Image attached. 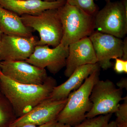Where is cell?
I'll use <instances>...</instances> for the list:
<instances>
[{"label": "cell", "mask_w": 127, "mask_h": 127, "mask_svg": "<svg viewBox=\"0 0 127 127\" xmlns=\"http://www.w3.org/2000/svg\"><path fill=\"white\" fill-rule=\"evenodd\" d=\"M57 86L56 80L51 76L40 85L22 84L12 81L0 71V92L10 103L17 118L49 97Z\"/></svg>", "instance_id": "6da1fadb"}, {"label": "cell", "mask_w": 127, "mask_h": 127, "mask_svg": "<svg viewBox=\"0 0 127 127\" xmlns=\"http://www.w3.org/2000/svg\"><path fill=\"white\" fill-rule=\"evenodd\" d=\"M100 68L94 71L77 90L70 94L65 107L57 117L58 122L72 127L86 119L92 103L90 95L94 86L99 79Z\"/></svg>", "instance_id": "7a4b0ae2"}, {"label": "cell", "mask_w": 127, "mask_h": 127, "mask_svg": "<svg viewBox=\"0 0 127 127\" xmlns=\"http://www.w3.org/2000/svg\"><path fill=\"white\" fill-rule=\"evenodd\" d=\"M63 29L61 43L68 46L94 32L95 16L65 2L58 9Z\"/></svg>", "instance_id": "3957f363"}, {"label": "cell", "mask_w": 127, "mask_h": 127, "mask_svg": "<svg viewBox=\"0 0 127 127\" xmlns=\"http://www.w3.org/2000/svg\"><path fill=\"white\" fill-rule=\"evenodd\" d=\"M24 25L36 31L40 39L37 45H48L56 47L61 42L63 29L58 9L46 10L36 15H24L20 16Z\"/></svg>", "instance_id": "277c9868"}, {"label": "cell", "mask_w": 127, "mask_h": 127, "mask_svg": "<svg viewBox=\"0 0 127 127\" xmlns=\"http://www.w3.org/2000/svg\"><path fill=\"white\" fill-rule=\"evenodd\" d=\"M122 89L117 88L109 79H99L94 86L90 99L92 107L86 118L115 113L119 103L123 100Z\"/></svg>", "instance_id": "5b68a950"}, {"label": "cell", "mask_w": 127, "mask_h": 127, "mask_svg": "<svg viewBox=\"0 0 127 127\" xmlns=\"http://www.w3.org/2000/svg\"><path fill=\"white\" fill-rule=\"evenodd\" d=\"M97 32L122 39L127 33V14L121 1L106 2L95 16Z\"/></svg>", "instance_id": "8992f818"}, {"label": "cell", "mask_w": 127, "mask_h": 127, "mask_svg": "<svg viewBox=\"0 0 127 127\" xmlns=\"http://www.w3.org/2000/svg\"><path fill=\"white\" fill-rule=\"evenodd\" d=\"M89 37L92 43L97 63L102 69L111 68L112 66L111 59L122 58L124 42L122 39L97 31Z\"/></svg>", "instance_id": "52a82bcc"}, {"label": "cell", "mask_w": 127, "mask_h": 127, "mask_svg": "<svg viewBox=\"0 0 127 127\" xmlns=\"http://www.w3.org/2000/svg\"><path fill=\"white\" fill-rule=\"evenodd\" d=\"M0 71L12 81L22 84L40 85L48 76L45 69L39 68L26 61H1Z\"/></svg>", "instance_id": "ba28073f"}, {"label": "cell", "mask_w": 127, "mask_h": 127, "mask_svg": "<svg viewBox=\"0 0 127 127\" xmlns=\"http://www.w3.org/2000/svg\"><path fill=\"white\" fill-rule=\"evenodd\" d=\"M68 55V46L61 43L53 48L48 45H36L34 52L26 61L40 68H46L55 75L65 66Z\"/></svg>", "instance_id": "9c48e42d"}, {"label": "cell", "mask_w": 127, "mask_h": 127, "mask_svg": "<svg viewBox=\"0 0 127 127\" xmlns=\"http://www.w3.org/2000/svg\"><path fill=\"white\" fill-rule=\"evenodd\" d=\"M67 101V98L62 100H53L47 98L34 107L28 113L17 118L9 127L26 124L41 126L57 120L58 116L65 107Z\"/></svg>", "instance_id": "30bf717a"}, {"label": "cell", "mask_w": 127, "mask_h": 127, "mask_svg": "<svg viewBox=\"0 0 127 127\" xmlns=\"http://www.w3.org/2000/svg\"><path fill=\"white\" fill-rule=\"evenodd\" d=\"M37 41L33 36L26 37L3 34L0 46L1 61H26L34 52Z\"/></svg>", "instance_id": "8fae6325"}, {"label": "cell", "mask_w": 127, "mask_h": 127, "mask_svg": "<svg viewBox=\"0 0 127 127\" xmlns=\"http://www.w3.org/2000/svg\"><path fill=\"white\" fill-rule=\"evenodd\" d=\"M97 63V59L92 43L89 37H85L68 45L64 75L69 77L79 67Z\"/></svg>", "instance_id": "7c38bea8"}, {"label": "cell", "mask_w": 127, "mask_h": 127, "mask_svg": "<svg viewBox=\"0 0 127 127\" xmlns=\"http://www.w3.org/2000/svg\"><path fill=\"white\" fill-rule=\"evenodd\" d=\"M66 2V0L44 1L42 0H0V5L21 16L36 15L46 10L57 9Z\"/></svg>", "instance_id": "4fadbf2b"}, {"label": "cell", "mask_w": 127, "mask_h": 127, "mask_svg": "<svg viewBox=\"0 0 127 127\" xmlns=\"http://www.w3.org/2000/svg\"><path fill=\"white\" fill-rule=\"evenodd\" d=\"M100 68L98 63L79 67L66 81L53 88L49 97L55 100L66 99L71 93L79 88L92 73Z\"/></svg>", "instance_id": "5bb4252c"}, {"label": "cell", "mask_w": 127, "mask_h": 127, "mask_svg": "<svg viewBox=\"0 0 127 127\" xmlns=\"http://www.w3.org/2000/svg\"><path fill=\"white\" fill-rule=\"evenodd\" d=\"M0 29L3 34L9 35L29 37L34 30L26 26L20 16L0 5Z\"/></svg>", "instance_id": "9a60e30c"}, {"label": "cell", "mask_w": 127, "mask_h": 127, "mask_svg": "<svg viewBox=\"0 0 127 127\" xmlns=\"http://www.w3.org/2000/svg\"><path fill=\"white\" fill-rule=\"evenodd\" d=\"M17 118L10 103L0 92V127H9Z\"/></svg>", "instance_id": "2e32d148"}, {"label": "cell", "mask_w": 127, "mask_h": 127, "mask_svg": "<svg viewBox=\"0 0 127 127\" xmlns=\"http://www.w3.org/2000/svg\"><path fill=\"white\" fill-rule=\"evenodd\" d=\"M95 0H66L68 4L81 9L87 13L95 16L97 12V7Z\"/></svg>", "instance_id": "e0dca14e"}, {"label": "cell", "mask_w": 127, "mask_h": 127, "mask_svg": "<svg viewBox=\"0 0 127 127\" xmlns=\"http://www.w3.org/2000/svg\"><path fill=\"white\" fill-rule=\"evenodd\" d=\"M112 114L101 115L92 118L86 119L83 122L72 127H103L110 121Z\"/></svg>", "instance_id": "ac0fdd59"}, {"label": "cell", "mask_w": 127, "mask_h": 127, "mask_svg": "<svg viewBox=\"0 0 127 127\" xmlns=\"http://www.w3.org/2000/svg\"><path fill=\"white\" fill-rule=\"evenodd\" d=\"M123 103L119 105L116 111L115 122L118 127H127V96L123 97Z\"/></svg>", "instance_id": "d6986e66"}, {"label": "cell", "mask_w": 127, "mask_h": 127, "mask_svg": "<svg viewBox=\"0 0 127 127\" xmlns=\"http://www.w3.org/2000/svg\"><path fill=\"white\" fill-rule=\"evenodd\" d=\"M115 59V63L114 70L119 74L127 73V61L123 60L121 58H117Z\"/></svg>", "instance_id": "ffe728a7"}, {"label": "cell", "mask_w": 127, "mask_h": 127, "mask_svg": "<svg viewBox=\"0 0 127 127\" xmlns=\"http://www.w3.org/2000/svg\"><path fill=\"white\" fill-rule=\"evenodd\" d=\"M57 122V120H55L41 126H36L32 124H26L17 127H54Z\"/></svg>", "instance_id": "44dd1931"}, {"label": "cell", "mask_w": 127, "mask_h": 127, "mask_svg": "<svg viewBox=\"0 0 127 127\" xmlns=\"http://www.w3.org/2000/svg\"><path fill=\"white\" fill-rule=\"evenodd\" d=\"M118 88L122 89H125L127 90V78H123L117 83Z\"/></svg>", "instance_id": "7402d4cb"}, {"label": "cell", "mask_w": 127, "mask_h": 127, "mask_svg": "<svg viewBox=\"0 0 127 127\" xmlns=\"http://www.w3.org/2000/svg\"><path fill=\"white\" fill-rule=\"evenodd\" d=\"M124 46L123 47V55L122 59L123 60L127 61V37L124 39Z\"/></svg>", "instance_id": "603a6c76"}, {"label": "cell", "mask_w": 127, "mask_h": 127, "mask_svg": "<svg viewBox=\"0 0 127 127\" xmlns=\"http://www.w3.org/2000/svg\"><path fill=\"white\" fill-rule=\"evenodd\" d=\"M103 127H118L115 121L109 122Z\"/></svg>", "instance_id": "cb8c5ba5"}, {"label": "cell", "mask_w": 127, "mask_h": 127, "mask_svg": "<svg viewBox=\"0 0 127 127\" xmlns=\"http://www.w3.org/2000/svg\"><path fill=\"white\" fill-rule=\"evenodd\" d=\"M54 127H71L70 125H66V124H64L61 123H59L58 122L57 124Z\"/></svg>", "instance_id": "d4e9b609"}, {"label": "cell", "mask_w": 127, "mask_h": 127, "mask_svg": "<svg viewBox=\"0 0 127 127\" xmlns=\"http://www.w3.org/2000/svg\"><path fill=\"white\" fill-rule=\"evenodd\" d=\"M3 33L2 31H1V30L0 29V46L1 42V38H2V36ZM1 61L0 60V63Z\"/></svg>", "instance_id": "484cf974"}, {"label": "cell", "mask_w": 127, "mask_h": 127, "mask_svg": "<svg viewBox=\"0 0 127 127\" xmlns=\"http://www.w3.org/2000/svg\"><path fill=\"white\" fill-rule=\"evenodd\" d=\"M44 1H49V2H52V1H56L61 0H42Z\"/></svg>", "instance_id": "4316f807"}, {"label": "cell", "mask_w": 127, "mask_h": 127, "mask_svg": "<svg viewBox=\"0 0 127 127\" xmlns=\"http://www.w3.org/2000/svg\"><path fill=\"white\" fill-rule=\"evenodd\" d=\"M106 2H108V1H112V0H104Z\"/></svg>", "instance_id": "83f0119b"}]
</instances>
